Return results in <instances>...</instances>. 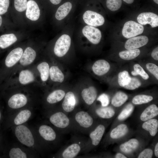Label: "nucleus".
<instances>
[{
  "label": "nucleus",
  "instance_id": "nucleus-1",
  "mask_svg": "<svg viewBox=\"0 0 158 158\" xmlns=\"http://www.w3.org/2000/svg\"><path fill=\"white\" fill-rule=\"evenodd\" d=\"M37 87H40L32 85L9 89L11 94L7 105L12 114L25 107H34L38 101Z\"/></svg>",
  "mask_w": 158,
  "mask_h": 158
},
{
  "label": "nucleus",
  "instance_id": "nucleus-2",
  "mask_svg": "<svg viewBox=\"0 0 158 158\" xmlns=\"http://www.w3.org/2000/svg\"><path fill=\"white\" fill-rule=\"evenodd\" d=\"M12 128L15 136L21 144L39 153L45 149L36 131L25 123Z\"/></svg>",
  "mask_w": 158,
  "mask_h": 158
},
{
  "label": "nucleus",
  "instance_id": "nucleus-3",
  "mask_svg": "<svg viewBox=\"0 0 158 158\" xmlns=\"http://www.w3.org/2000/svg\"><path fill=\"white\" fill-rule=\"evenodd\" d=\"M8 89L35 85L42 87L34 65L20 69L8 80Z\"/></svg>",
  "mask_w": 158,
  "mask_h": 158
},
{
  "label": "nucleus",
  "instance_id": "nucleus-4",
  "mask_svg": "<svg viewBox=\"0 0 158 158\" xmlns=\"http://www.w3.org/2000/svg\"><path fill=\"white\" fill-rule=\"evenodd\" d=\"M47 110L46 114L47 121L60 133L74 131L72 120L68 114L61 109L52 108Z\"/></svg>",
  "mask_w": 158,
  "mask_h": 158
},
{
  "label": "nucleus",
  "instance_id": "nucleus-5",
  "mask_svg": "<svg viewBox=\"0 0 158 158\" xmlns=\"http://www.w3.org/2000/svg\"><path fill=\"white\" fill-rule=\"evenodd\" d=\"M70 116L72 120L74 131L83 134L89 133L94 123L90 113L82 110L75 111Z\"/></svg>",
  "mask_w": 158,
  "mask_h": 158
},
{
  "label": "nucleus",
  "instance_id": "nucleus-6",
  "mask_svg": "<svg viewBox=\"0 0 158 158\" xmlns=\"http://www.w3.org/2000/svg\"><path fill=\"white\" fill-rule=\"evenodd\" d=\"M36 132L45 149L51 145H56L60 141V133L50 124H40Z\"/></svg>",
  "mask_w": 158,
  "mask_h": 158
},
{
  "label": "nucleus",
  "instance_id": "nucleus-7",
  "mask_svg": "<svg viewBox=\"0 0 158 158\" xmlns=\"http://www.w3.org/2000/svg\"><path fill=\"white\" fill-rule=\"evenodd\" d=\"M73 139L71 143L62 148L53 157L73 158L81 153L86 140L78 138Z\"/></svg>",
  "mask_w": 158,
  "mask_h": 158
},
{
  "label": "nucleus",
  "instance_id": "nucleus-8",
  "mask_svg": "<svg viewBox=\"0 0 158 158\" xmlns=\"http://www.w3.org/2000/svg\"><path fill=\"white\" fill-rule=\"evenodd\" d=\"M105 129L104 125L99 124L92 130H91L89 133V139L86 140L85 144L81 153L87 154L92 147L97 146L100 143Z\"/></svg>",
  "mask_w": 158,
  "mask_h": 158
},
{
  "label": "nucleus",
  "instance_id": "nucleus-9",
  "mask_svg": "<svg viewBox=\"0 0 158 158\" xmlns=\"http://www.w3.org/2000/svg\"><path fill=\"white\" fill-rule=\"evenodd\" d=\"M23 48L18 47L12 50L6 57L4 62L8 79L18 63L23 51Z\"/></svg>",
  "mask_w": 158,
  "mask_h": 158
},
{
  "label": "nucleus",
  "instance_id": "nucleus-10",
  "mask_svg": "<svg viewBox=\"0 0 158 158\" xmlns=\"http://www.w3.org/2000/svg\"><path fill=\"white\" fill-rule=\"evenodd\" d=\"M39 152L22 145L14 144L10 149L8 156L10 158H36Z\"/></svg>",
  "mask_w": 158,
  "mask_h": 158
},
{
  "label": "nucleus",
  "instance_id": "nucleus-11",
  "mask_svg": "<svg viewBox=\"0 0 158 158\" xmlns=\"http://www.w3.org/2000/svg\"><path fill=\"white\" fill-rule=\"evenodd\" d=\"M34 108L32 107H27L12 114L10 122L11 126L25 124L32 117Z\"/></svg>",
  "mask_w": 158,
  "mask_h": 158
},
{
  "label": "nucleus",
  "instance_id": "nucleus-12",
  "mask_svg": "<svg viewBox=\"0 0 158 158\" xmlns=\"http://www.w3.org/2000/svg\"><path fill=\"white\" fill-rule=\"evenodd\" d=\"M144 30L143 25L134 21L129 20L124 23L122 33L125 38L129 39L141 34Z\"/></svg>",
  "mask_w": 158,
  "mask_h": 158
},
{
  "label": "nucleus",
  "instance_id": "nucleus-13",
  "mask_svg": "<svg viewBox=\"0 0 158 158\" xmlns=\"http://www.w3.org/2000/svg\"><path fill=\"white\" fill-rule=\"evenodd\" d=\"M71 42V38L69 35L65 34L62 35L55 43L54 48L55 55L59 57L64 56L68 51Z\"/></svg>",
  "mask_w": 158,
  "mask_h": 158
},
{
  "label": "nucleus",
  "instance_id": "nucleus-14",
  "mask_svg": "<svg viewBox=\"0 0 158 158\" xmlns=\"http://www.w3.org/2000/svg\"><path fill=\"white\" fill-rule=\"evenodd\" d=\"M77 103V99L75 93L71 91H69L66 93L61 109L67 114L72 113L75 111Z\"/></svg>",
  "mask_w": 158,
  "mask_h": 158
},
{
  "label": "nucleus",
  "instance_id": "nucleus-15",
  "mask_svg": "<svg viewBox=\"0 0 158 158\" xmlns=\"http://www.w3.org/2000/svg\"><path fill=\"white\" fill-rule=\"evenodd\" d=\"M83 19L87 24L93 27L102 25L105 22V19L102 15L90 10L87 11L84 13Z\"/></svg>",
  "mask_w": 158,
  "mask_h": 158
},
{
  "label": "nucleus",
  "instance_id": "nucleus-16",
  "mask_svg": "<svg viewBox=\"0 0 158 158\" xmlns=\"http://www.w3.org/2000/svg\"><path fill=\"white\" fill-rule=\"evenodd\" d=\"M38 73L42 87L49 80L50 66L45 61H37L34 64Z\"/></svg>",
  "mask_w": 158,
  "mask_h": 158
},
{
  "label": "nucleus",
  "instance_id": "nucleus-17",
  "mask_svg": "<svg viewBox=\"0 0 158 158\" xmlns=\"http://www.w3.org/2000/svg\"><path fill=\"white\" fill-rule=\"evenodd\" d=\"M82 32L83 35L92 44H97L100 42L102 34L98 28L87 25L83 28Z\"/></svg>",
  "mask_w": 158,
  "mask_h": 158
},
{
  "label": "nucleus",
  "instance_id": "nucleus-18",
  "mask_svg": "<svg viewBox=\"0 0 158 158\" xmlns=\"http://www.w3.org/2000/svg\"><path fill=\"white\" fill-rule=\"evenodd\" d=\"M66 93L64 90L61 89H56L48 93L44 99L47 109L63 99Z\"/></svg>",
  "mask_w": 158,
  "mask_h": 158
},
{
  "label": "nucleus",
  "instance_id": "nucleus-19",
  "mask_svg": "<svg viewBox=\"0 0 158 158\" xmlns=\"http://www.w3.org/2000/svg\"><path fill=\"white\" fill-rule=\"evenodd\" d=\"M137 19L138 23L142 25L149 24L153 28L158 26V16L152 12L142 13L138 16Z\"/></svg>",
  "mask_w": 158,
  "mask_h": 158
},
{
  "label": "nucleus",
  "instance_id": "nucleus-20",
  "mask_svg": "<svg viewBox=\"0 0 158 158\" xmlns=\"http://www.w3.org/2000/svg\"><path fill=\"white\" fill-rule=\"evenodd\" d=\"M148 41L146 36H135L128 39L125 43L124 47L127 50L138 49L146 45Z\"/></svg>",
  "mask_w": 158,
  "mask_h": 158
},
{
  "label": "nucleus",
  "instance_id": "nucleus-21",
  "mask_svg": "<svg viewBox=\"0 0 158 158\" xmlns=\"http://www.w3.org/2000/svg\"><path fill=\"white\" fill-rule=\"evenodd\" d=\"M81 95L85 104L90 106L94 103L97 98V91L94 87L91 86L83 89L81 92Z\"/></svg>",
  "mask_w": 158,
  "mask_h": 158
},
{
  "label": "nucleus",
  "instance_id": "nucleus-22",
  "mask_svg": "<svg viewBox=\"0 0 158 158\" xmlns=\"http://www.w3.org/2000/svg\"><path fill=\"white\" fill-rule=\"evenodd\" d=\"M111 66L109 63L104 59H99L93 64L92 69L96 75L101 76L107 74L109 71Z\"/></svg>",
  "mask_w": 158,
  "mask_h": 158
},
{
  "label": "nucleus",
  "instance_id": "nucleus-23",
  "mask_svg": "<svg viewBox=\"0 0 158 158\" xmlns=\"http://www.w3.org/2000/svg\"><path fill=\"white\" fill-rule=\"evenodd\" d=\"M26 12V17L32 21H36L39 18L40 11L37 3L34 0L28 1Z\"/></svg>",
  "mask_w": 158,
  "mask_h": 158
},
{
  "label": "nucleus",
  "instance_id": "nucleus-24",
  "mask_svg": "<svg viewBox=\"0 0 158 158\" xmlns=\"http://www.w3.org/2000/svg\"><path fill=\"white\" fill-rule=\"evenodd\" d=\"M64 79L63 73L59 67L55 65L50 66L49 79L55 83H61Z\"/></svg>",
  "mask_w": 158,
  "mask_h": 158
},
{
  "label": "nucleus",
  "instance_id": "nucleus-25",
  "mask_svg": "<svg viewBox=\"0 0 158 158\" xmlns=\"http://www.w3.org/2000/svg\"><path fill=\"white\" fill-rule=\"evenodd\" d=\"M158 114V108L154 104L151 105L146 108L140 116V119L143 121H145L152 119Z\"/></svg>",
  "mask_w": 158,
  "mask_h": 158
},
{
  "label": "nucleus",
  "instance_id": "nucleus-26",
  "mask_svg": "<svg viewBox=\"0 0 158 158\" xmlns=\"http://www.w3.org/2000/svg\"><path fill=\"white\" fill-rule=\"evenodd\" d=\"M17 38L13 34H4L0 37V48L6 49L15 43Z\"/></svg>",
  "mask_w": 158,
  "mask_h": 158
},
{
  "label": "nucleus",
  "instance_id": "nucleus-27",
  "mask_svg": "<svg viewBox=\"0 0 158 158\" xmlns=\"http://www.w3.org/2000/svg\"><path fill=\"white\" fill-rule=\"evenodd\" d=\"M72 8V4L69 2H66L60 6L56 12V19L59 20L64 18L69 13Z\"/></svg>",
  "mask_w": 158,
  "mask_h": 158
},
{
  "label": "nucleus",
  "instance_id": "nucleus-28",
  "mask_svg": "<svg viewBox=\"0 0 158 158\" xmlns=\"http://www.w3.org/2000/svg\"><path fill=\"white\" fill-rule=\"evenodd\" d=\"M139 145V142L137 139L132 138L121 144L120 146V149L125 153H130L136 150Z\"/></svg>",
  "mask_w": 158,
  "mask_h": 158
},
{
  "label": "nucleus",
  "instance_id": "nucleus-29",
  "mask_svg": "<svg viewBox=\"0 0 158 158\" xmlns=\"http://www.w3.org/2000/svg\"><path fill=\"white\" fill-rule=\"evenodd\" d=\"M142 127L143 129L148 131L151 136H154L158 131V120L154 119H149L144 123Z\"/></svg>",
  "mask_w": 158,
  "mask_h": 158
},
{
  "label": "nucleus",
  "instance_id": "nucleus-30",
  "mask_svg": "<svg viewBox=\"0 0 158 158\" xmlns=\"http://www.w3.org/2000/svg\"><path fill=\"white\" fill-rule=\"evenodd\" d=\"M95 113L98 117L104 119H108L112 117L115 114L114 110L110 107H103L97 108Z\"/></svg>",
  "mask_w": 158,
  "mask_h": 158
},
{
  "label": "nucleus",
  "instance_id": "nucleus-31",
  "mask_svg": "<svg viewBox=\"0 0 158 158\" xmlns=\"http://www.w3.org/2000/svg\"><path fill=\"white\" fill-rule=\"evenodd\" d=\"M140 53V51L138 49H129L121 51L119 53L120 57L125 60L133 59L138 56Z\"/></svg>",
  "mask_w": 158,
  "mask_h": 158
},
{
  "label": "nucleus",
  "instance_id": "nucleus-32",
  "mask_svg": "<svg viewBox=\"0 0 158 158\" xmlns=\"http://www.w3.org/2000/svg\"><path fill=\"white\" fill-rule=\"evenodd\" d=\"M128 98V95L124 92H117L112 99L111 104L116 107H120L127 101Z\"/></svg>",
  "mask_w": 158,
  "mask_h": 158
},
{
  "label": "nucleus",
  "instance_id": "nucleus-33",
  "mask_svg": "<svg viewBox=\"0 0 158 158\" xmlns=\"http://www.w3.org/2000/svg\"><path fill=\"white\" fill-rule=\"evenodd\" d=\"M128 128L126 125L121 124L114 128L111 132L110 137L113 139H117L125 135L127 133Z\"/></svg>",
  "mask_w": 158,
  "mask_h": 158
},
{
  "label": "nucleus",
  "instance_id": "nucleus-34",
  "mask_svg": "<svg viewBox=\"0 0 158 158\" xmlns=\"http://www.w3.org/2000/svg\"><path fill=\"white\" fill-rule=\"evenodd\" d=\"M131 79V77L127 71H121L118 75V84L121 87H124L129 83Z\"/></svg>",
  "mask_w": 158,
  "mask_h": 158
},
{
  "label": "nucleus",
  "instance_id": "nucleus-35",
  "mask_svg": "<svg viewBox=\"0 0 158 158\" xmlns=\"http://www.w3.org/2000/svg\"><path fill=\"white\" fill-rule=\"evenodd\" d=\"M153 99V97L151 95H139L134 97L132 102L135 104L140 105L148 103Z\"/></svg>",
  "mask_w": 158,
  "mask_h": 158
},
{
  "label": "nucleus",
  "instance_id": "nucleus-36",
  "mask_svg": "<svg viewBox=\"0 0 158 158\" xmlns=\"http://www.w3.org/2000/svg\"><path fill=\"white\" fill-rule=\"evenodd\" d=\"M133 69L134 70L131 72V74L135 76L139 75L145 80L149 79V75L139 64H135L133 66Z\"/></svg>",
  "mask_w": 158,
  "mask_h": 158
},
{
  "label": "nucleus",
  "instance_id": "nucleus-37",
  "mask_svg": "<svg viewBox=\"0 0 158 158\" xmlns=\"http://www.w3.org/2000/svg\"><path fill=\"white\" fill-rule=\"evenodd\" d=\"M133 109L134 107L132 104H128L118 116V119L121 121L126 119L132 113Z\"/></svg>",
  "mask_w": 158,
  "mask_h": 158
},
{
  "label": "nucleus",
  "instance_id": "nucleus-38",
  "mask_svg": "<svg viewBox=\"0 0 158 158\" xmlns=\"http://www.w3.org/2000/svg\"><path fill=\"white\" fill-rule=\"evenodd\" d=\"M106 6L108 9L112 11L118 10L122 5L121 0H107Z\"/></svg>",
  "mask_w": 158,
  "mask_h": 158
},
{
  "label": "nucleus",
  "instance_id": "nucleus-39",
  "mask_svg": "<svg viewBox=\"0 0 158 158\" xmlns=\"http://www.w3.org/2000/svg\"><path fill=\"white\" fill-rule=\"evenodd\" d=\"M141 85V83L139 79L131 77L129 83L123 87L127 90H133L139 88Z\"/></svg>",
  "mask_w": 158,
  "mask_h": 158
},
{
  "label": "nucleus",
  "instance_id": "nucleus-40",
  "mask_svg": "<svg viewBox=\"0 0 158 158\" xmlns=\"http://www.w3.org/2000/svg\"><path fill=\"white\" fill-rule=\"evenodd\" d=\"M27 0H14L15 8L19 12L23 11L27 8Z\"/></svg>",
  "mask_w": 158,
  "mask_h": 158
},
{
  "label": "nucleus",
  "instance_id": "nucleus-41",
  "mask_svg": "<svg viewBox=\"0 0 158 158\" xmlns=\"http://www.w3.org/2000/svg\"><path fill=\"white\" fill-rule=\"evenodd\" d=\"M147 69L155 78L158 80V66L155 64L151 63H147L146 65Z\"/></svg>",
  "mask_w": 158,
  "mask_h": 158
},
{
  "label": "nucleus",
  "instance_id": "nucleus-42",
  "mask_svg": "<svg viewBox=\"0 0 158 158\" xmlns=\"http://www.w3.org/2000/svg\"><path fill=\"white\" fill-rule=\"evenodd\" d=\"M97 100L99 101L102 107H107L109 103V98L107 94L102 93L99 95L97 98Z\"/></svg>",
  "mask_w": 158,
  "mask_h": 158
},
{
  "label": "nucleus",
  "instance_id": "nucleus-43",
  "mask_svg": "<svg viewBox=\"0 0 158 158\" xmlns=\"http://www.w3.org/2000/svg\"><path fill=\"white\" fill-rule=\"evenodd\" d=\"M9 0H0V15L7 12L9 5Z\"/></svg>",
  "mask_w": 158,
  "mask_h": 158
},
{
  "label": "nucleus",
  "instance_id": "nucleus-44",
  "mask_svg": "<svg viewBox=\"0 0 158 158\" xmlns=\"http://www.w3.org/2000/svg\"><path fill=\"white\" fill-rule=\"evenodd\" d=\"M153 154L152 150L146 149L142 151L139 154L138 158H151Z\"/></svg>",
  "mask_w": 158,
  "mask_h": 158
},
{
  "label": "nucleus",
  "instance_id": "nucleus-45",
  "mask_svg": "<svg viewBox=\"0 0 158 158\" xmlns=\"http://www.w3.org/2000/svg\"><path fill=\"white\" fill-rule=\"evenodd\" d=\"M152 57L155 60H158V47L155 48L152 50L151 54Z\"/></svg>",
  "mask_w": 158,
  "mask_h": 158
},
{
  "label": "nucleus",
  "instance_id": "nucleus-46",
  "mask_svg": "<svg viewBox=\"0 0 158 158\" xmlns=\"http://www.w3.org/2000/svg\"><path fill=\"white\" fill-rule=\"evenodd\" d=\"M116 158H126L127 157L122 154L118 153L116 154L115 156Z\"/></svg>",
  "mask_w": 158,
  "mask_h": 158
},
{
  "label": "nucleus",
  "instance_id": "nucleus-47",
  "mask_svg": "<svg viewBox=\"0 0 158 158\" xmlns=\"http://www.w3.org/2000/svg\"><path fill=\"white\" fill-rule=\"evenodd\" d=\"M50 2L53 4L57 5L59 4L62 0H49Z\"/></svg>",
  "mask_w": 158,
  "mask_h": 158
},
{
  "label": "nucleus",
  "instance_id": "nucleus-48",
  "mask_svg": "<svg viewBox=\"0 0 158 158\" xmlns=\"http://www.w3.org/2000/svg\"><path fill=\"white\" fill-rule=\"evenodd\" d=\"M154 153L157 157H158V143H157L155 145L154 149Z\"/></svg>",
  "mask_w": 158,
  "mask_h": 158
},
{
  "label": "nucleus",
  "instance_id": "nucleus-49",
  "mask_svg": "<svg viewBox=\"0 0 158 158\" xmlns=\"http://www.w3.org/2000/svg\"><path fill=\"white\" fill-rule=\"evenodd\" d=\"M126 3L128 4H131L134 1V0H123Z\"/></svg>",
  "mask_w": 158,
  "mask_h": 158
},
{
  "label": "nucleus",
  "instance_id": "nucleus-50",
  "mask_svg": "<svg viewBox=\"0 0 158 158\" xmlns=\"http://www.w3.org/2000/svg\"><path fill=\"white\" fill-rule=\"evenodd\" d=\"M2 23V18L1 16L0 15V27L1 26Z\"/></svg>",
  "mask_w": 158,
  "mask_h": 158
},
{
  "label": "nucleus",
  "instance_id": "nucleus-51",
  "mask_svg": "<svg viewBox=\"0 0 158 158\" xmlns=\"http://www.w3.org/2000/svg\"><path fill=\"white\" fill-rule=\"evenodd\" d=\"M154 2L156 4H158V0H153Z\"/></svg>",
  "mask_w": 158,
  "mask_h": 158
},
{
  "label": "nucleus",
  "instance_id": "nucleus-52",
  "mask_svg": "<svg viewBox=\"0 0 158 158\" xmlns=\"http://www.w3.org/2000/svg\"><path fill=\"white\" fill-rule=\"evenodd\" d=\"M1 113L0 110V121L1 118Z\"/></svg>",
  "mask_w": 158,
  "mask_h": 158
}]
</instances>
